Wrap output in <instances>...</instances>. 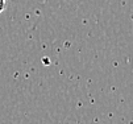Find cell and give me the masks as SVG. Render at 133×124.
Masks as SVG:
<instances>
[{
	"label": "cell",
	"instance_id": "cell-1",
	"mask_svg": "<svg viewBox=\"0 0 133 124\" xmlns=\"http://www.w3.org/2000/svg\"><path fill=\"white\" fill-rule=\"evenodd\" d=\"M5 9V0H0V13Z\"/></svg>",
	"mask_w": 133,
	"mask_h": 124
}]
</instances>
